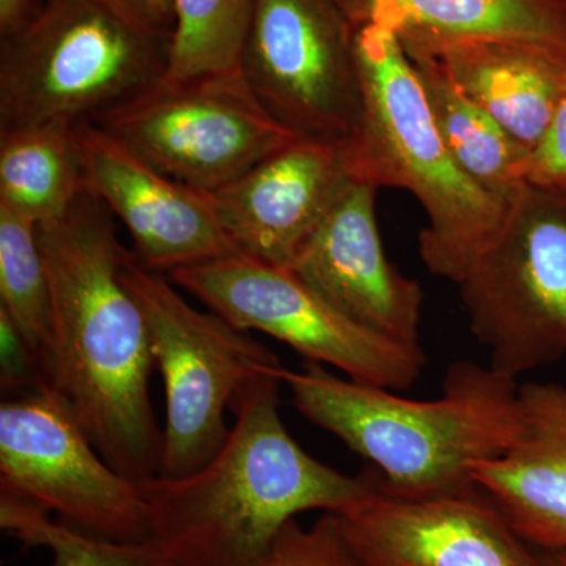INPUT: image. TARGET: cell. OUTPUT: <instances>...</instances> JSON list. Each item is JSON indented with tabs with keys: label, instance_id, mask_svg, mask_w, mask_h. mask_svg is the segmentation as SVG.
<instances>
[{
	"label": "cell",
	"instance_id": "cell-3",
	"mask_svg": "<svg viewBox=\"0 0 566 566\" xmlns=\"http://www.w3.org/2000/svg\"><path fill=\"white\" fill-rule=\"evenodd\" d=\"M281 379L296 411L364 458L398 493L471 485L475 469L504 455L521 430L520 385L490 364L450 365L434 400L340 378L315 363L283 367Z\"/></svg>",
	"mask_w": 566,
	"mask_h": 566
},
{
	"label": "cell",
	"instance_id": "cell-20",
	"mask_svg": "<svg viewBox=\"0 0 566 566\" xmlns=\"http://www.w3.org/2000/svg\"><path fill=\"white\" fill-rule=\"evenodd\" d=\"M85 191L76 125L0 132V207L40 226L61 219Z\"/></svg>",
	"mask_w": 566,
	"mask_h": 566
},
{
	"label": "cell",
	"instance_id": "cell-24",
	"mask_svg": "<svg viewBox=\"0 0 566 566\" xmlns=\"http://www.w3.org/2000/svg\"><path fill=\"white\" fill-rule=\"evenodd\" d=\"M260 566H363L342 534L333 513H324L311 527L297 520L286 524Z\"/></svg>",
	"mask_w": 566,
	"mask_h": 566
},
{
	"label": "cell",
	"instance_id": "cell-25",
	"mask_svg": "<svg viewBox=\"0 0 566 566\" xmlns=\"http://www.w3.org/2000/svg\"><path fill=\"white\" fill-rule=\"evenodd\" d=\"M520 180L539 188L566 189V92L545 137L521 166Z\"/></svg>",
	"mask_w": 566,
	"mask_h": 566
},
{
	"label": "cell",
	"instance_id": "cell-22",
	"mask_svg": "<svg viewBox=\"0 0 566 566\" xmlns=\"http://www.w3.org/2000/svg\"><path fill=\"white\" fill-rule=\"evenodd\" d=\"M255 0H174L167 77L189 80L241 69Z\"/></svg>",
	"mask_w": 566,
	"mask_h": 566
},
{
	"label": "cell",
	"instance_id": "cell-14",
	"mask_svg": "<svg viewBox=\"0 0 566 566\" xmlns=\"http://www.w3.org/2000/svg\"><path fill=\"white\" fill-rule=\"evenodd\" d=\"M376 191L353 181L289 268L349 322L400 344L420 345L424 293L387 259Z\"/></svg>",
	"mask_w": 566,
	"mask_h": 566
},
{
	"label": "cell",
	"instance_id": "cell-1",
	"mask_svg": "<svg viewBox=\"0 0 566 566\" xmlns=\"http://www.w3.org/2000/svg\"><path fill=\"white\" fill-rule=\"evenodd\" d=\"M50 277L52 337L46 385L99 455L122 475L159 474L163 430L150 398V329L123 281L128 249L115 216L85 191L55 221L40 223Z\"/></svg>",
	"mask_w": 566,
	"mask_h": 566
},
{
	"label": "cell",
	"instance_id": "cell-12",
	"mask_svg": "<svg viewBox=\"0 0 566 566\" xmlns=\"http://www.w3.org/2000/svg\"><path fill=\"white\" fill-rule=\"evenodd\" d=\"M370 471L367 494L335 513L360 565L539 566L538 551L475 483L405 494L382 485L378 472Z\"/></svg>",
	"mask_w": 566,
	"mask_h": 566
},
{
	"label": "cell",
	"instance_id": "cell-4",
	"mask_svg": "<svg viewBox=\"0 0 566 566\" xmlns=\"http://www.w3.org/2000/svg\"><path fill=\"white\" fill-rule=\"evenodd\" d=\"M359 120L340 144L346 169L371 188L403 189L427 214L419 252L431 274L457 283L501 232L502 203L458 167L403 44L381 24L353 28Z\"/></svg>",
	"mask_w": 566,
	"mask_h": 566
},
{
	"label": "cell",
	"instance_id": "cell-17",
	"mask_svg": "<svg viewBox=\"0 0 566 566\" xmlns=\"http://www.w3.org/2000/svg\"><path fill=\"white\" fill-rule=\"evenodd\" d=\"M401 44L433 55L458 87L528 151L545 137L566 92V57L539 48L505 41Z\"/></svg>",
	"mask_w": 566,
	"mask_h": 566
},
{
	"label": "cell",
	"instance_id": "cell-8",
	"mask_svg": "<svg viewBox=\"0 0 566 566\" xmlns=\"http://www.w3.org/2000/svg\"><path fill=\"white\" fill-rule=\"evenodd\" d=\"M95 123L163 174L205 192L296 139L264 109L241 69L164 76Z\"/></svg>",
	"mask_w": 566,
	"mask_h": 566
},
{
	"label": "cell",
	"instance_id": "cell-19",
	"mask_svg": "<svg viewBox=\"0 0 566 566\" xmlns=\"http://www.w3.org/2000/svg\"><path fill=\"white\" fill-rule=\"evenodd\" d=\"M405 52L458 167L483 191L502 203H512L526 185L520 180V169L531 151L469 98L433 55L416 50Z\"/></svg>",
	"mask_w": 566,
	"mask_h": 566
},
{
	"label": "cell",
	"instance_id": "cell-5",
	"mask_svg": "<svg viewBox=\"0 0 566 566\" xmlns=\"http://www.w3.org/2000/svg\"><path fill=\"white\" fill-rule=\"evenodd\" d=\"M169 46L96 0H41L0 36V132L98 120L166 76Z\"/></svg>",
	"mask_w": 566,
	"mask_h": 566
},
{
	"label": "cell",
	"instance_id": "cell-26",
	"mask_svg": "<svg viewBox=\"0 0 566 566\" xmlns=\"http://www.w3.org/2000/svg\"><path fill=\"white\" fill-rule=\"evenodd\" d=\"M0 348H2V390L9 397L48 386L31 346L13 319L0 308Z\"/></svg>",
	"mask_w": 566,
	"mask_h": 566
},
{
	"label": "cell",
	"instance_id": "cell-16",
	"mask_svg": "<svg viewBox=\"0 0 566 566\" xmlns=\"http://www.w3.org/2000/svg\"><path fill=\"white\" fill-rule=\"evenodd\" d=\"M521 430L472 482L535 549L566 551V386H520Z\"/></svg>",
	"mask_w": 566,
	"mask_h": 566
},
{
	"label": "cell",
	"instance_id": "cell-21",
	"mask_svg": "<svg viewBox=\"0 0 566 566\" xmlns=\"http://www.w3.org/2000/svg\"><path fill=\"white\" fill-rule=\"evenodd\" d=\"M0 308L17 324L46 379L52 307L39 223L6 207H0Z\"/></svg>",
	"mask_w": 566,
	"mask_h": 566
},
{
	"label": "cell",
	"instance_id": "cell-29",
	"mask_svg": "<svg viewBox=\"0 0 566 566\" xmlns=\"http://www.w3.org/2000/svg\"><path fill=\"white\" fill-rule=\"evenodd\" d=\"M538 551L539 566H566V551Z\"/></svg>",
	"mask_w": 566,
	"mask_h": 566
},
{
	"label": "cell",
	"instance_id": "cell-6",
	"mask_svg": "<svg viewBox=\"0 0 566 566\" xmlns=\"http://www.w3.org/2000/svg\"><path fill=\"white\" fill-rule=\"evenodd\" d=\"M122 275L147 318L163 376L166 424L158 475L191 474L226 444L232 430L227 409L260 378L281 374L283 365L248 331L189 304L170 277L147 270L133 249Z\"/></svg>",
	"mask_w": 566,
	"mask_h": 566
},
{
	"label": "cell",
	"instance_id": "cell-15",
	"mask_svg": "<svg viewBox=\"0 0 566 566\" xmlns=\"http://www.w3.org/2000/svg\"><path fill=\"white\" fill-rule=\"evenodd\" d=\"M353 181L340 144L296 137L211 196L238 251L289 268Z\"/></svg>",
	"mask_w": 566,
	"mask_h": 566
},
{
	"label": "cell",
	"instance_id": "cell-10",
	"mask_svg": "<svg viewBox=\"0 0 566 566\" xmlns=\"http://www.w3.org/2000/svg\"><path fill=\"white\" fill-rule=\"evenodd\" d=\"M0 493L96 538H151L139 482L107 464L50 386L0 406Z\"/></svg>",
	"mask_w": 566,
	"mask_h": 566
},
{
	"label": "cell",
	"instance_id": "cell-7",
	"mask_svg": "<svg viewBox=\"0 0 566 566\" xmlns=\"http://www.w3.org/2000/svg\"><path fill=\"white\" fill-rule=\"evenodd\" d=\"M524 185L501 232L457 283L490 365L520 378L566 354V208Z\"/></svg>",
	"mask_w": 566,
	"mask_h": 566
},
{
	"label": "cell",
	"instance_id": "cell-9",
	"mask_svg": "<svg viewBox=\"0 0 566 566\" xmlns=\"http://www.w3.org/2000/svg\"><path fill=\"white\" fill-rule=\"evenodd\" d=\"M169 277L238 329L270 335L307 363L329 365L354 381L403 392L427 367L422 346L349 322L290 268L234 253L181 268Z\"/></svg>",
	"mask_w": 566,
	"mask_h": 566
},
{
	"label": "cell",
	"instance_id": "cell-2",
	"mask_svg": "<svg viewBox=\"0 0 566 566\" xmlns=\"http://www.w3.org/2000/svg\"><path fill=\"white\" fill-rule=\"evenodd\" d=\"M281 385V374L264 376L237 398V422L202 468L139 482L151 538L175 565L260 566L297 515H335L370 490V468L342 474L294 441L279 412Z\"/></svg>",
	"mask_w": 566,
	"mask_h": 566
},
{
	"label": "cell",
	"instance_id": "cell-11",
	"mask_svg": "<svg viewBox=\"0 0 566 566\" xmlns=\"http://www.w3.org/2000/svg\"><path fill=\"white\" fill-rule=\"evenodd\" d=\"M241 71L301 139L344 144L360 115L353 25L337 0H255Z\"/></svg>",
	"mask_w": 566,
	"mask_h": 566
},
{
	"label": "cell",
	"instance_id": "cell-28",
	"mask_svg": "<svg viewBox=\"0 0 566 566\" xmlns=\"http://www.w3.org/2000/svg\"><path fill=\"white\" fill-rule=\"evenodd\" d=\"M35 9L33 0H0V36L20 29Z\"/></svg>",
	"mask_w": 566,
	"mask_h": 566
},
{
	"label": "cell",
	"instance_id": "cell-13",
	"mask_svg": "<svg viewBox=\"0 0 566 566\" xmlns=\"http://www.w3.org/2000/svg\"><path fill=\"white\" fill-rule=\"evenodd\" d=\"M85 189L109 208L147 270L181 268L241 253L223 230L211 192L153 167L95 122L76 125Z\"/></svg>",
	"mask_w": 566,
	"mask_h": 566
},
{
	"label": "cell",
	"instance_id": "cell-18",
	"mask_svg": "<svg viewBox=\"0 0 566 566\" xmlns=\"http://www.w3.org/2000/svg\"><path fill=\"white\" fill-rule=\"evenodd\" d=\"M353 28L381 24L401 43L505 41L566 57V25L549 0H337Z\"/></svg>",
	"mask_w": 566,
	"mask_h": 566
},
{
	"label": "cell",
	"instance_id": "cell-27",
	"mask_svg": "<svg viewBox=\"0 0 566 566\" xmlns=\"http://www.w3.org/2000/svg\"><path fill=\"white\" fill-rule=\"evenodd\" d=\"M123 21L150 35L170 39L175 28L174 0H96Z\"/></svg>",
	"mask_w": 566,
	"mask_h": 566
},
{
	"label": "cell",
	"instance_id": "cell-23",
	"mask_svg": "<svg viewBox=\"0 0 566 566\" xmlns=\"http://www.w3.org/2000/svg\"><path fill=\"white\" fill-rule=\"evenodd\" d=\"M0 526L22 545L48 547L46 566H177L156 539L118 543L54 523L39 506L0 493Z\"/></svg>",
	"mask_w": 566,
	"mask_h": 566
}]
</instances>
